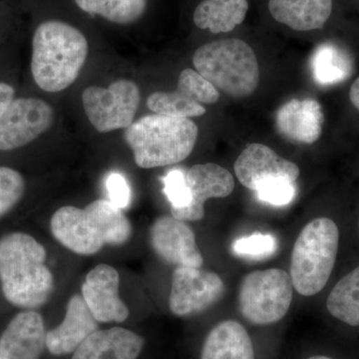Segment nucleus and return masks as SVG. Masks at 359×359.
<instances>
[{"label": "nucleus", "mask_w": 359, "mask_h": 359, "mask_svg": "<svg viewBox=\"0 0 359 359\" xmlns=\"http://www.w3.org/2000/svg\"><path fill=\"white\" fill-rule=\"evenodd\" d=\"M46 259V249L32 233L14 230L0 236V294L9 306L39 309L49 301L54 276Z\"/></svg>", "instance_id": "nucleus-1"}, {"label": "nucleus", "mask_w": 359, "mask_h": 359, "mask_svg": "<svg viewBox=\"0 0 359 359\" xmlns=\"http://www.w3.org/2000/svg\"><path fill=\"white\" fill-rule=\"evenodd\" d=\"M88 51L86 37L74 26L59 20L40 23L32 41L33 81L48 93L67 89L79 77Z\"/></svg>", "instance_id": "nucleus-2"}, {"label": "nucleus", "mask_w": 359, "mask_h": 359, "mask_svg": "<svg viewBox=\"0 0 359 359\" xmlns=\"http://www.w3.org/2000/svg\"><path fill=\"white\" fill-rule=\"evenodd\" d=\"M54 238L80 256H92L105 245L126 244L132 224L122 210L109 200L93 201L84 208L65 205L50 219Z\"/></svg>", "instance_id": "nucleus-3"}, {"label": "nucleus", "mask_w": 359, "mask_h": 359, "mask_svg": "<svg viewBox=\"0 0 359 359\" xmlns=\"http://www.w3.org/2000/svg\"><path fill=\"white\" fill-rule=\"evenodd\" d=\"M199 128L190 118L151 114L125 129L124 140L143 169L178 164L192 154Z\"/></svg>", "instance_id": "nucleus-4"}, {"label": "nucleus", "mask_w": 359, "mask_h": 359, "mask_svg": "<svg viewBox=\"0 0 359 359\" xmlns=\"http://www.w3.org/2000/svg\"><path fill=\"white\" fill-rule=\"evenodd\" d=\"M196 70L219 91L233 98H245L259 83L256 53L244 40L229 39L210 42L193 56Z\"/></svg>", "instance_id": "nucleus-5"}, {"label": "nucleus", "mask_w": 359, "mask_h": 359, "mask_svg": "<svg viewBox=\"0 0 359 359\" xmlns=\"http://www.w3.org/2000/svg\"><path fill=\"white\" fill-rule=\"evenodd\" d=\"M339 231L332 219L321 217L309 222L297 237L290 259L294 289L313 297L325 289L339 252Z\"/></svg>", "instance_id": "nucleus-6"}, {"label": "nucleus", "mask_w": 359, "mask_h": 359, "mask_svg": "<svg viewBox=\"0 0 359 359\" xmlns=\"http://www.w3.org/2000/svg\"><path fill=\"white\" fill-rule=\"evenodd\" d=\"M292 295V278L283 269L252 271L241 283L238 309L252 325H273L287 316Z\"/></svg>", "instance_id": "nucleus-7"}, {"label": "nucleus", "mask_w": 359, "mask_h": 359, "mask_svg": "<svg viewBox=\"0 0 359 359\" xmlns=\"http://www.w3.org/2000/svg\"><path fill=\"white\" fill-rule=\"evenodd\" d=\"M140 99L138 85L126 79L117 80L107 88L90 86L82 93L85 114L100 133L131 126Z\"/></svg>", "instance_id": "nucleus-8"}, {"label": "nucleus", "mask_w": 359, "mask_h": 359, "mask_svg": "<svg viewBox=\"0 0 359 359\" xmlns=\"http://www.w3.org/2000/svg\"><path fill=\"white\" fill-rule=\"evenodd\" d=\"M50 104L32 96H16L0 118V154L22 150L51 128Z\"/></svg>", "instance_id": "nucleus-9"}, {"label": "nucleus", "mask_w": 359, "mask_h": 359, "mask_svg": "<svg viewBox=\"0 0 359 359\" xmlns=\"http://www.w3.org/2000/svg\"><path fill=\"white\" fill-rule=\"evenodd\" d=\"M224 283L217 273L194 266H176L169 308L177 316L203 313L223 297Z\"/></svg>", "instance_id": "nucleus-10"}, {"label": "nucleus", "mask_w": 359, "mask_h": 359, "mask_svg": "<svg viewBox=\"0 0 359 359\" xmlns=\"http://www.w3.org/2000/svg\"><path fill=\"white\" fill-rule=\"evenodd\" d=\"M219 98V90L197 71H182L178 86L172 92H155L147 99L149 109L156 114L171 117L193 118L205 114L203 104H215Z\"/></svg>", "instance_id": "nucleus-11"}, {"label": "nucleus", "mask_w": 359, "mask_h": 359, "mask_svg": "<svg viewBox=\"0 0 359 359\" xmlns=\"http://www.w3.org/2000/svg\"><path fill=\"white\" fill-rule=\"evenodd\" d=\"M151 247L168 264L201 268L204 264L193 229L173 216L159 217L150 229Z\"/></svg>", "instance_id": "nucleus-12"}, {"label": "nucleus", "mask_w": 359, "mask_h": 359, "mask_svg": "<svg viewBox=\"0 0 359 359\" xmlns=\"http://www.w3.org/2000/svg\"><path fill=\"white\" fill-rule=\"evenodd\" d=\"M120 276L107 264L96 266L82 283L81 295L98 323H124L129 309L120 297Z\"/></svg>", "instance_id": "nucleus-13"}, {"label": "nucleus", "mask_w": 359, "mask_h": 359, "mask_svg": "<svg viewBox=\"0 0 359 359\" xmlns=\"http://www.w3.org/2000/svg\"><path fill=\"white\" fill-rule=\"evenodd\" d=\"M233 169L240 183L254 192L276 179L297 182L301 174L295 163L280 157L273 149L261 143L248 146L238 156Z\"/></svg>", "instance_id": "nucleus-14"}, {"label": "nucleus", "mask_w": 359, "mask_h": 359, "mask_svg": "<svg viewBox=\"0 0 359 359\" xmlns=\"http://www.w3.org/2000/svg\"><path fill=\"white\" fill-rule=\"evenodd\" d=\"M186 179L190 190V205L172 212V216L182 221H200L205 217V201L228 197L235 189V180L230 172L214 163L191 167L187 171Z\"/></svg>", "instance_id": "nucleus-15"}, {"label": "nucleus", "mask_w": 359, "mask_h": 359, "mask_svg": "<svg viewBox=\"0 0 359 359\" xmlns=\"http://www.w3.org/2000/svg\"><path fill=\"white\" fill-rule=\"evenodd\" d=\"M45 347L44 320L37 309H21L0 335L2 359H40Z\"/></svg>", "instance_id": "nucleus-16"}, {"label": "nucleus", "mask_w": 359, "mask_h": 359, "mask_svg": "<svg viewBox=\"0 0 359 359\" xmlns=\"http://www.w3.org/2000/svg\"><path fill=\"white\" fill-rule=\"evenodd\" d=\"M99 330V323L91 313L81 294L70 297L62 323L46 332V348L56 356L73 353L85 339Z\"/></svg>", "instance_id": "nucleus-17"}, {"label": "nucleus", "mask_w": 359, "mask_h": 359, "mask_svg": "<svg viewBox=\"0 0 359 359\" xmlns=\"http://www.w3.org/2000/svg\"><path fill=\"white\" fill-rule=\"evenodd\" d=\"M325 122L320 104L314 99H292L276 112L278 133L297 144H313L320 139Z\"/></svg>", "instance_id": "nucleus-18"}, {"label": "nucleus", "mask_w": 359, "mask_h": 359, "mask_svg": "<svg viewBox=\"0 0 359 359\" xmlns=\"http://www.w3.org/2000/svg\"><path fill=\"white\" fill-rule=\"evenodd\" d=\"M144 346L143 337L127 328L98 330L78 347L72 359H137Z\"/></svg>", "instance_id": "nucleus-19"}, {"label": "nucleus", "mask_w": 359, "mask_h": 359, "mask_svg": "<svg viewBox=\"0 0 359 359\" xmlns=\"http://www.w3.org/2000/svg\"><path fill=\"white\" fill-rule=\"evenodd\" d=\"M273 20L297 32L320 29L330 18L332 0H269Z\"/></svg>", "instance_id": "nucleus-20"}, {"label": "nucleus", "mask_w": 359, "mask_h": 359, "mask_svg": "<svg viewBox=\"0 0 359 359\" xmlns=\"http://www.w3.org/2000/svg\"><path fill=\"white\" fill-rule=\"evenodd\" d=\"M201 359H256L249 332L236 320H224L212 328L203 346Z\"/></svg>", "instance_id": "nucleus-21"}, {"label": "nucleus", "mask_w": 359, "mask_h": 359, "mask_svg": "<svg viewBox=\"0 0 359 359\" xmlns=\"http://www.w3.org/2000/svg\"><path fill=\"white\" fill-rule=\"evenodd\" d=\"M248 11V0H203L196 8L193 20L201 29L219 34L242 25Z\"/></svg>", "instance_id": "nucleus-22"}, {"label": "nucleus", "mask_w": 359, "mask_h": 359, "mask_svg": "<svg viewBox=\"0 0 359 359\" xmlns=\"http://www.w3.org/2000/svg\"><path fill=\"white\" fill-rule=\"evenodd\" d=\"M314 80L320 85L346 81L353 73V59L341 47L330 42L318 45L311 59Z\"/></svg>", "instance_id": "nucleus-23"}, {"label": "nucleus", "mask_w": 359, "mask_h": 359, "mask_svg": "<svg viewBox=\"0 0 359 359\" xmlns=\"http://www.w3.org/2000/svg\"><path fill=\"white\" fill-rule=\"evenodd\" d=\"M327 308L337 320L359 327V266L335 285L328 295Z\"/></svg>", "instance_id": "nucleus-24"}, {"label": "nucleus", "mask_w": 359, "mask_h": 359, "mask_svg": "<svg viewBox=\"0 0 359 359\" xmlns=\"http://www.w3.org/2000/svg\"><path fill=\"white\" fill-rule=\"evenodd\" d=\"M85 13L99 15L117 25H131L140 20L147 0H74Z\"/></svg>", "instance_id": "nucleus-25"}, {"label": "nucleus", "mask_w": 359, "mask_h": 359, "mask_svg": "<svg viewBox=\"0 0 359 359\" xmlns=\"http://www.w3.org/2000/svg\"><path fill=\"white\" fill-rule=\"evenodd\" d=\"M28 183L16 168L0 164V221L6 219L25 201Z\"/></svg>", "instance_id": "nucleus-26"}, {"label": "nucleus", "mask_w": 359, "mask_h": 359, "mask_svg": "<svg viewBox=\"0 0 359 359\" xmlns=\"http://www.w3.org/2000/svg\"><path fill=\"white\" fill-rule=\"evenodd\" d=\"M278 250V241L271 233H252L249 237L237 238L231 244L235 256L252 261H262L273 256Z\"/></svg>", "instance_id": "nucleus-27"}, {"label": "nucleus", "mask_w": 359, "mask_h": 359, "mask_svg": "<svg viewBox=\"0 0 359 359\" xmlns=\"http://www.w3.org/2000/svg\"><path fill=\"white\" fill-rule=\"evenodd\" d=\"M187 172L181 168L169 170L163 177V192L171 204V212L181 211L190 205L191 196L186 179Z\"/></svg>", "instance_id": "nucleus-28"}, {"label": "nucleus", "mask_w": 359, "mask_h": 359, "mask_svg": "<svg viewBox=\"0 0 359 359\" xmlns=\"http://www.w3.org/2000/svg\"><path fill=\"white\" fill-rule=\"evenodd\" d=\"M255 193L261 202L275 207H283L294 201L297 195V187L295 182L287 179H276L264 184Z\"/></svg>", "instance_id": "nucleus-29"}, {"label": "nucleus", "mask_w": 359, "mask_h": 359, "mask_svg": "<svg viewBox=\"0 0 359 359\" xmlns=\"http://www.w3.org/2000/svg\"><path fill=\"white\" fill-rule=\"evenodd\" d=\"M109 201L118 209H126L131 202V189L127 179L119 173L108 175L105 181Z\"/></svg>", "instance_id": "nucleus-30"}, {"label": "nucleus", "mask_w": 359, "mask_h": 359, "mask_svg": "<svg viewBox=\"0 0 359 359\" xmlns=\"http://www.w3.org/2000/svg\"><path fill=\"white\" fill-rule=\"evenodd\" d=\"M18 96L15 86L6 80H0V118Z\"/></svg>", "instance_id": "nucleus-31"}, {"label": "nucleus", "mask_w": 359, "mask_h": 359, "mask_svg": "<svg viewBox=\"0 0 359 359\" xmlns=\"http://www.w3.org/2000/svg\"><path fill=\"white\" fill-rule=\"evenodd\" d=\"M349 98L356 109L359 110V77L353 82L349 91Z\"/></svg>", "instance_id": "nucleus-32"}, {"label": "nucleus", "mask_w": 359, "mask_h": 359, "mask_svg": "<svg viewBox=\"0 0 359 359\" xmlns=\"http://www.w3.org/2000/svg\"><path fill=\"white\" fill-rule=\"evenodd\" d=\"M308 359H332V358H328V356H325V355H314V356H311V358H309Z\"/></svg>", "instance_id": "nucleus-33"}, {"label": "nucleus", "mask_w": 359, "mask_h": 359, "mask_svg": "<svg viewBox=\"0 0 359 359\" xmlns=\"http://www.w3.org/2000/svg\"><path fill=\"white\" fill-rule=\"evenodd\" d=\"M0 359H2L1 353H0Z\"/></svg>", "instance_id": "nucleus-34"}]
</instances>
